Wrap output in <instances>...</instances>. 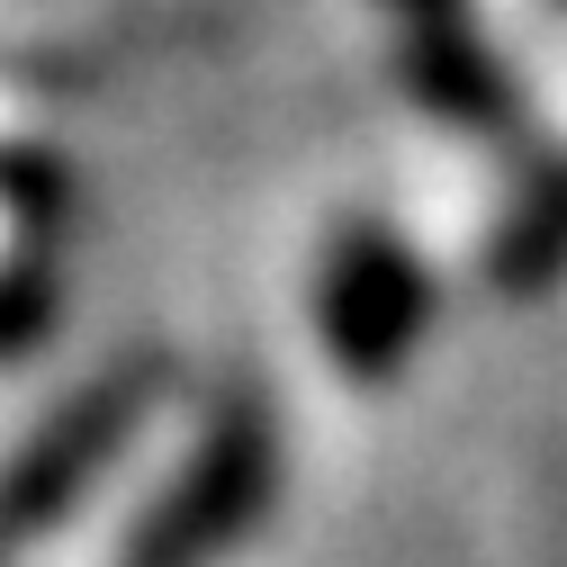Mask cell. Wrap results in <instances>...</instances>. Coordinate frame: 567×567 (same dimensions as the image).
I'll list each match as a JSON object with an SVG mask.
<instances>
[{"label":"cell","instance_id":"obj_1","mask_svg":"<svg viewBox=\"0 0 567 567\" xmlns=\"http://www.w3.org/2000/svg\"><path fill=\"white\" fill-rule=\"evenodd\" d=\"M405 10H442V0H405Z\"/></svg>","mask_w":567,"mask_h":567}]
</instances>
